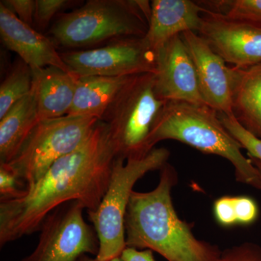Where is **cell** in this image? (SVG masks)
<instances>
[{
  "label": "cell",
  "instance_id": "cell-1",
  "mask_svg": "<svg viewBox=\"0 0 261 261\" xmlns=\"http://www.w3.org/2000/svg\"><path fill=\"white\" fill-rule=\"evenodd\" d=\"M117 158L109 126L99 120L83 144L56 161L23 197L0 202V247L39 231L48 214L66 202L96 210Z\"/></svg>",
  "mask_w": 261,
  "mask_h": 261
},
{
  "label": "cell",
  "instance_id": "cell-2",
  "mask_svg": "<svg viewBox=\"0 0 261 261\" xmlns=\"http://www.w3.org/2000/svg\"><path fill=\"white\" fill-rule=\"evenodd\" d=\"M159 185L152 191H133L124 220L126 247L151 250L168 261H220L217 245L199 240L193 225L180 219L171 192L178 174L167 163L160 170Z\"/></svg>",
  "mask_w": 261,
  "mask_h": 261
},
{
  "label": "cell",
  "instance_id": "cell-3",
  "mask_svg": "<svg viewBox=\"0 0 261 261\" xmlns=\"http://www.w3.org/2000/svg\"><path fill=\"white\" fill-rule=\"evenodd\" d=\"M176 140L203 153L227 160L237 181L261 190V175L241 145L223 124L219 114L205 104L167 101L152 132V148L163 140Z\"/></svg>",
  "mask_w": 261,
  "mask_h": 261
},
{
  "label": "cell",
  "instance_id": "cell-4",
  "mask_svg": "<svg viewBox=\"0 0 261 261\" xmlns=\"http://www.w3.org/2000/svg\"><path fill=\"white\" fill-rule=\"evenodd\" d=\"M150 14L148 1L89 0L57 19L49 38L56 45L79 49L120 38L143 37Z\"/></svg>",
  "mask_w": 261,
  "mask_h": 261
},
{
  "label": "cell",
  "instance_id": "cell-5",
  "mask_svg": "<svg viewBox=\"0 0 261 261\" xmlns=\"http://www.w3.org/2000/svg\"><path fill=\"white\" fill-rule=\"evenodd\" d=\"M154 81V73L130 77L101 119L109 126L117 156L125 161L142 159L154 149L151 135L167 102L156 95Z\"/></svg>",
  "mask_w": 261,
  "mask_h": 261
},
{
  "label": "cell",
  "instance_id": "cell-6",
  "mask_svg": "<svg viewBox=\"0 0 261 261\" xmlns=\"http://www.w3.org/2000/svg\"><path fill=\"white\" fill-rule=\"evenodd\" d=\"M169 157L167 149L154 147L142 159L125 161L117 158L100 204L96 210L88 211L89 221L99 240L98 260L121 257L126 248L124 220L134 187L147 173L161 170Z\"/></svg>",
  "mask_w": 261,
  "mask_h": 261
},
{
  "label": "cell",
  "instance_id": "cell-7",
  "mask_svg": "<svg viewBox=\"0 0 261 261\" xmlns=\"http://www.w3.org/2000/svg\"><path fill=\"white\" fill-rule=\"evenodd\" d=\"M98 121L93 117L68 115L42 120L33 128L16 155L5 165L25 184L29 192L56 161L83 144Z\"/></svg>",
  "mask_w": 261,
  "mask_h": 261
},
{
  "label": "cell",
  "instance_id": "cell-8",
  "mask_svg": "<svg viewBox=\"0 0 261 261\" xmlns=\"http://www.w3.org/2000/svg\"><path fill=\"white\" fill-rule=\"evenodd\" d=\"M78 201L58 206L41 226L39 242L32 253L20 261H78L84 255L97 257L99 243L94 226L84 219Z\"/></svg>",
  "mask_w": 261,
  "mask_h": 261
},
{
  "label": "cell",
  "instance_id": "cell-9",
  "mask_svg": "<svg viewBox=\"0 0 261 261\" xmlns=\"http://www.w3.org/2000/svg\"><path fill=\"white\" fill-rule=\"evenodd\" d=\"M143 37L120 38L99 47L60 53L70 73L77 76H130L154 73V53Z\"/></svg>",
  "mask_w": 261,
  "mask_h": 261
},
{
  "label": "cell",
  "instance_id": "cell-10",
  "mask_svg": "<svg viewBox=\"0 0 261 261\" xmlns=\"http://www.w3.org/2000/svg\"><path fill=\"white\" fill-rule=\"evenodd\" d=\"M154 91L164 101L205 104L195 65L181 35L175 36L154 49Z\"/></svg>",
  "mask_w": 261,
  "mask_h": 261
},
{
  "label": "cell",
  "instance_id": "cell-11",
  "mask_svg": "<svg viewBox=\"0 0 261 261\" xmlns=\"http://www.w3.org/2000/svg\"><path fill=\"white\" fill-rule=\"evenodd\" d=\"M199 34L226 63L245 68L261 63V28L207 10Z\"/></svg>",
  "mask_w": 261,
  "mask_h": 261
},
{
  "label": "cell",
  "instance_id": "cell-12",
  "mask_svg": "<svg viewBox=\"0 0 261 261\" xmlns=\"http://www.w3.org/2000/svg\"><path fill=\"white\" fill-rule=\"evenodd\" d=\"M181 36L195 65L204 102L218 113L233 115L232 68L200 34L187 32Z\"/></svg>",
  "mask_w": 261,
  "mask_h": 261
},
{
  "label": "cell",
  "instance_id": "cell-13",
  "mask_svg": "<svg viewBox=\"0 0 261 261\" xmlns=\"http://www.w3.org/2000/svg\"><path fill=\"white\" fill-rule=\"evenodd\" d=\"M0 34L5 47L16 53L32 69L54 66L70 72L50 38L24 23L2 3Z\"/></svg>",
  "mask_w": 261,
  "mask_h": 261
},
{
  "label": "cell",
  "instance_id": "cell-14",
  "mask_svg": "<svg viewBox=\"0 0 261 261\" xmlns=\"http://www.w3.org/2000/svg\"><path fill=\"white\" fill-rule=\"evenodd\" d=\"M206 11L199 2L153 0L148 31L143 37L146 44L154 51L175 36L187 32L198 34Z\"/></svg>",
  "mask_w": 261,
  "mask_h": 261
},
{
  "label": "cell",
  "instance_id": "cell-15",
  "mask_svg": "<svg viewBox=\"0 0 261 261\" xmlns=\"http://www.w3.org/2000/svg\"><path fill=\"white\" fill-rule=\"evenodd\" d=\"M32 70V93L39 121L67 116L73 105L78 76L54 66Z\"/></svg>",
  "mask_w": 261,
  "mask_h": 261
},
{
  "label": "cell",
  "instance_id": "cell-16",
  "mask_svg": "<svg viewBox=\"0 0 261 261\" xmlns=\"http://www.w3.org/2000/svg\"><path fill=\"white\" fill-rule=\"evenodd\" d=\"M233 116L249 133L261 140V63L233 67Z\"/></svg>",
  "mask_w": 261,
  "mask_h": 261
},
{
  "label": "cell",
  "instance_id": "cell-17",
  "mask_svg": "<svg viewBox=\"0 0 261 261\" xmlns=\"http://www.w3.org/2000/svg\"><path fill=\"white\" fill-rule=\"evenodd\" d=\"M130 76H78L73 105L68 116L101 120Z\"/></svg>",
  "mask_w": 261,
  "mask_h": 261
},
{
  "label": "cell",
  "instance_id": "cell-18",
  "mask_svg": "<svg viewBox=\"0 0 261 261\" xmlns=\"http://www.w3.org/2000/svg\"><path fill=\"white\" fill-rule=\"evenodd\" d=\"M39 121L37 102L32 92L0 118V163L6 164L13 159Z\"/></svg>",
  "mask_w": 261,
  "mask_h": 261
},
{
  "label": "cell",
  "instance_id": "cell-19",
  "mask_svg": "<svg viewBox=\"0 0 261 261\" xmlns=\"http://www.w3.org/2000/svg\"><path fill=\"white\" fill-rule=\"evenodd\" d=\"M32 70L25 62H15L0 86V118L32 92Z\"/></svg>",
  "mask_w": 261,
  "mask_h": 261
},
{
  "label": "cell",
  "instance_id": "cell-20",
  "mask_svg": "<svg viewBox=\"0 0 261 261\" xmlns=\"http://www.w3.org/2000/svg\"><path fill=\"white\" fill-rule=\"evenodd\" d=\"M206 10L225 18L261 28V0L199 1Z\"/></svg>",
  "mask_w": 261,
  "mask_h": 261
},
{
  "label": "cell",
  "instance_id": "cell-21",
  "mask_svg": "<svg viewBox=\"0 0 261 261\" xmlns=\"http://www.w3.org/2000/svg\"><path fill=\"white\" fill-rule=\"evenodd\" d=\"M219 117L229 133L238 141L243 149L247 151V156L261 161V140L245 130L233 115L219 113Z\"/></svg>",
  "mask_w": 261,
  "mask_h": 261
},
{
  "label": "cell",
  "instance_id": "cell-22",
  "mask_svg": "<svg viewBox=\"0 0 261 261\" xmlns=\"http://www.w3.org/2000/svg\"><path fill=\"white\" fill-rule=\"evenodd\" d=\"M27 192L20 178L8 166L0 164V202L20 198Z\"/></svg>",
  "mask_w": 261,
  "mask_h": 261
},
{
  "label": "cell",
  "instance_id": "cell-23",
  "mask_svg": "<svg viewBox=\"0 0 261 261\" xmlns=\"http://www.w3.org/2000/svg\"><path fill=\"white\" fill-rule=\"evenodd\" d=\"M72 4L73 2L68 0H36L34 22L39 28L45 29L56 14Z\"/></svg>",
  "mask_w": 261,
  "mask_h": 261
},
{
  "label": "cell",
  "instance_id": "cell-24",
  "mask_svg": "<svg viewBox=\"0 0 261 261\" xmlns=\"http://www.w3.org/2000/svg\"><path fill=\"white\" fill-rule=\"evenodd\" d=\"M220 261H261V247L257 244L245 242L224 250Z\"/></svg>",
  "mask_w": 261,
  "mask_h": 261
},
{
  "label": "cell",
  "instance_id": "cell-25",
  "mask_svg": "<svg viewBox=\"0 0 261 261\" xmlns=\"http://www.w3.org/2000/svg\"><path fill=\"white\" fill-rule=\"evenodd\" d=\"M238 224L247 226L255 223L258 218L257 202L248 196L233 197Z\"/></svg>",
  "mask_w": 261,
  "mask_h": 261
},
{
  "label": "cell",
  "instance_id": "cell-26",
  "mask_svg": "<svg viewBox=\"0 0 261 261\" xmlns=\"http://www.w3.org/2000/svg\"><path fill=\"white\" fill-rule=\"evenodd\" d=\"M214 213L216 221L221 226L228 227L238 224L233 197L224 196L216 200Z\"/></svg>",
  "mask_w": 261,
  "mask_h": 261
},
{
  "label": "cell",
  "instance_id": "cell-27",
  "mask_svg": "<svg viewBox=\"0 0 261 261\" xmlns=\"http://www.w3.org/2000/svg\"><path fill=\"white\" fill-rule=\"evenodd\" d=\"M1 3L24 23L31 27L35 21L36 1L34 0H4Z\"/></svg>",
  "mask_w": 261,
  "mask_h": 261
},
{
  "label": "cell",
  "instance_id": "cell-28",
  "mask_svg": "<svg viewBox=\"0 0 261 261\" xmlns=\"http://www.w3.org/2000/svg\"><path fill=\"white\" fill-rule=\"evenodd\" d=\"M152 252L151 250H137L126 247L122 252L121 258L123 261H157Z\"/></svg>",
  "mask_w": 261,
  "mask_h": 261
},
{
  "label": "cell",
  "instance_id": "cell-29",
  "mask_svg": "<svg viewBox=\"0 0 261 261\" xmlns=\"http://www.w3.org/2000/svg\"><path fill=\"white\" fill-rule=\"evenodd\" d=\"M248 157L250 158V159H251L252 163H253L254 165H255V166H256L257 169H258L259 172H260L261 175V161H259V160H257L256 159H254V158L250 157V156H248Z\"/></svg>",
  "mask_w": 261,
  "mask_h": 261
},
{
  "label": "cell",
  "instance_id": "cell-30",
  "mask_svg": "<svg viewBox=\"0 0 261 261\" xmlns=\"http://www.w3.org/2000/svg\"><path fill=\"white\" fill-rule=\"evenodd\" d=\"M78 261H99L96 257H92L89 256L88 255H84L83 256L80 257Z\"/></svg>",
  "mask_w": 261,
  "mask_h": 261
},
{
  "label": "cell",
  "instance_id": "cell-31",
  "mask_svg": "<svg viewBox=\"0 0 261 261\" xmlns=\"http://www.w3.org/2000/svg\"><path fill=\"white\" fill-rule=\"evenodd\" d=\"M109 261H123V260H122L121 257H115V258L112 259V260H111Z\"/></svg>",
  "mask_w": 261,
  "mask_h": 261
}]
</instances>
